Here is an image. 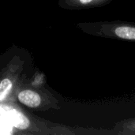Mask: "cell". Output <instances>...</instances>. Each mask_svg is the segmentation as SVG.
I'll return each mask as SVG.
<instances>
[{
	"label": "cell",
	"mask_w": 135,
	"mask_h": 135,
	"mask_svg": "<svg viewBox=\"0 0 135 135\" xmlns=\"http://www.w3.org/2000/svg\"><path fill=\"white\" fill-rule=\"evenodd\" d=\"M78 25L85 32L94 36L135 41V24L134 23L125 21H103L81 23Z\"/></svg>",
	"instance_id": "1"
},
{
	"label": "cell",
	"mask_w": 135,
	"mask_h": 135,
	"mask_svg": "<svg viewBox=\"0 0 135 135\" xmlns=\"http://www.w3.org/2000/svg\"><path fill=\"white\" fill-rule=\"evenodd\" d=\"M112 0H62L66 8L81 9L105 5Z\"/></svg>",
	"instance_id": "3"
},
{
	"label": "cell",
	"mask_w": 135,
	"mask_h": 135,
	"mask_svg": "<svg viewBox=\"0 0 135 135\" xmlns=\"http://www.w3.org/2000/svg\"><path fill=\"white\" fill-rule=\"evenodd\" d=\"M17 98L22 104L31 108H37L42 101L40 95L37 92L31 89L21 91L17 95Z\"/></svg>",
	"instance_id": "2"
},
{
	"label": "cell",
	"mask_w": 135,
	"mask_h": 135,
	"mask_svg": "<svg viewBox=\"0 0 135 135\" xmlns=\"http://www.w3.org/2000/svg\"><path fill=\"white\" fill-rule=\"evenodd\" d=\"M10 119L14 127H16L18 129L24 130V129L28 128V127L29 126V122L28 119L23 114L18 112H15V111L13 112V113L11 114Z\"/></svg>",
	"instance_id": "4"
},
{
	"label": "cell",
	"mask_w": 135,
	"mask_h": 135,
	"mask_svg": "<svg viewBox=\"0 0 135 135\" xmlns=\"http://www.w3.org/2000/svg\"><path fill=\"white\" fill-rule=\"evenodd\" d=\"M13 86V82L9 78H4L0 81V101L5 100Z\"/></svg>",
	"instance_id": "6"
},
{
	"label": "cell",
	"mask_w": 135,
	"mask_h": 135,
	"mask_svg": "<svg viewBox=\"0 0 135 135\" xmlns=\"http://www.w3.org/2000/svg\"><path fill=\"white\" fill-rule=\"evenodd\" d=\"M116 131V133H135V119H126L119 123L114 128Z\"/></svg>",
	"instance_id": "5"
}]
</instances>
